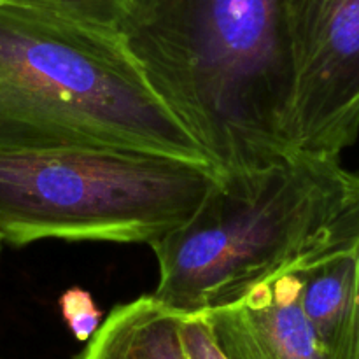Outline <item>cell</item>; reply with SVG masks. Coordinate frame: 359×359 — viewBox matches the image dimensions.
I'll list each match as a JSON object with an SVG mask.
<instances>
[{"label": "cell", "mask_w": 359, "mask_h": 359, "mask_svg": "<svg viewBox=\"0 0 359 359\" xmlns=\"http://www.w3.org/2000/svg\"><path fill=\"white\" fill-rule=\"evenodd\" d=\"M119 34L219 174L297 153L286 0H135Z\"/></svg>", "instance_id": "cell-1"}, {"label": "cell", "mask_w": 359, "mask_h": 359, "mask_svg": "<svg viewBox=\"0 0 359 359\" xmlns=\"http://www.w3.org/2000/svg\"><path fill=\"white\" fill-rule=\"evenodd\" d=\"M51 151H135L212 165L119 32L0 2V154Z\"/></svg>", "instance_id": "cell-2"}, {"label": "cell", "mask_w": 359, "mask_h": 359, "mask_svg": "<svg viewBox=\"0 0 359 359\" xmlns=\"http://www.w3.org/2000/svg\"><path fill=\"white\" fill-rule=\"evenodd\" d=\"M354 184L340 158L307 153L219 174L195 214L151 244L160 273L153 297L182 316L241 300L326 237Z\"/></svg>", "instance_id": "cell-3"}, {"label": "cell", "mask_w": 359, "mask_h": 359, "mask_svg": "<svg viewBox=\"0 0 359 359\" xmlns=\"http://www.w3.org/2000/svg\"><path fill=\"white\" fill-rule=\"evenodd\" d=\"M216 167L135 151L0 154V235L147 244L184 224L217 181Z\"/></svg>", "instance_id": "cell-4"}, {"label": "cell", "mask_w": 359, "mask_h": 359, "mask_svg": "<svg viewBox=\"0 0 359 359\" xmlns=\"http://www.w3.org/2000/svg\"><path fill=\"white\" fill-rule=\"evenodd\" d=\"M297 153L340 158L359 135V0H286Z\"/></svg>", "instance_id": "cell-5"}, {"label": "cell", "mask_w": 359, "mask_h": 359, "mask_svg": "<svg viewBox=\"0 0 359 359\" xmlns=\"http://www.w3.org/2000/svg\"><path fill=\"white\" fill-rule=\"evenodd\" d=\"M202 316L228 359H328L302 307L297 262Z\"/></svg>", "instance_id": "cell-6"}, {"label": "cell", "mask_w": 359, "mask_h": 359, "mask_svg": "<svg viewBox=\"0 0 359 359\" xmlns=\"http://www.w3.org/2000/svg\"><path fill=\"white\" fill-rule=\"evenodd\" d=\"M359 174L326 237L297 262L302 307L328 359H353L356 321Z\"/></svg>", "instance_id": "cell-7"}, {"label": "cell", "mask_w": 359, "mask_h": 359, "mask_svg": "<svg viewBox=\"0 0 359 359\" xmlns=\"http://www.w3.org/2000/svg\"><path fill=\"white\" fill-rule=\"evenodd\" d=\"M182 314L140 297L107 316L77 359H188L181 339Z\"/></svg>", "instance_id": "cell-8"}, {"label": "cell", "mask_w": 359, "mask_h": 359, "mask_svg": "<svg viewBox=\"0 0 359 359\" xmlns=\"http://www.w3.org/2000/svg\"><path fill=\"white\" fill-rule=\"evenodd\" d=\"M42 7L83 23L119 32L135 0H0Z\"/></svg>", "instance_id": "cell-9"}, {"label": "cell", "mask_w": 359, "mask_h": 359, "mask_svg": "<svg viewBox=\"0 0 359 359\" xmlns=\"http://www.w3.org/2000/svg\"><path fill=\"white\" fill-rule=\"evenodd\" d=\"M60 311L67 328L79 342H90L102 325V312L83 287H70L60 297Z\"/></svg>", "instance_id": "cell-10"}, {"label": "cell", "mask_w": 359, "mask_h": 359, "mask_svg": "<svg viewBox=\"0 0 359 359\" xmlns=\"http://www.w3.org/2000/svg\"><path fill=\"white\" fill-rule=\"evenodd\" d=\"M181 339L188 359H228L202 314L182 316Z\"/></svg>", "instance_id": "cell-11"}, {"label": "cell", "mask_w": 359, "mask_h": 359, "mask_svg": "<svg viewBox=\"0 0 359 359\" xmlns=\"http://www.w3.org/2000/svg\"><path fill=\"white\" fill-rule=\"evenodd\" d=\"M353 359H359V237H358V287H356V321H354Z\"/></svg>", "instance_id": "cell-12"}, {"label": "cell", "mask_w": 359, "mask_h": 359, "mask_svg": "<svg viewBox=\"0 0 359 359\" xmlns=\"http://www.w3.org/2000/svg\"><path fill=\"white\" fill-rule=\"evenodd\" d=\"M4 244H6V242H4L2 235H0V252H2V248H4Z\"/></svg>", "instance_id": "cell-13"}]
</instances>
